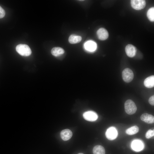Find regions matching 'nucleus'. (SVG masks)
I'll return each instance as SVG.
<instances>
[{"label":"nucleus","mask_w":154,"mask_h":154,"mask_svg":"<svg viewBox=\"0 0 154 154\" xmlns=\"http://www.w3.org/2000/svg\"><path fill=\"white\" fill-rule=\"evenodd\" d=\"M17 52L23 56H29L31 54V50L29 47L26 44H20L16 47Z\"/></svg>","instance_id":"1"},{"label":"nucleus","mask_w":154,"mask_h":154,"mask_svg":"<svg viewBox=\"0 0 154 154\" xmlns=\"http://www.w3.org/2000/svg\"><path fill=\"white\" fill-rule=\"evenodd\" d=\"M124 107L125 112L129 115L133 114L137 110L135 103L131 100H128L125 101Z\"/></svg>","instance_id":"2"},{"label":"nucleus","mask_w":154,"mask_h":154,"mask_svg":"<svg viewBox=\"0 0 154 154\" xmlns=\"http://www.w3.org/2000/svg\"><path fill=\"white\" fill-rule=\"evenodd\" d=\"M122 77L125 82L127 83L131 82L134 77L133 72L129 68H125L122 72Z\"/></svg>","instance_id":"3"},{"label":"nucleus","mask_w":154,"mask_h":154,"mask_svg":"<svg viewBox=\"0 0 154 154\" xmlns=\"http://www.w3.org/2000/svg\"><path fill=\"white\" fill-rule=\"evenodd\" d=\"M105 135L108 139L112 140L116 138L117 135V132L115 127H111L107 129L105 133Z\"/></svg>","instance_id":"4"},{"label":"nucleus","mask_w":154,"mask_h":154,"mask_svg":"<svg viewBox=\"0 0 154 154\" xmlns=\"http://www.w3.org/2000/svg\"><path fill=\"white\" fill-rule=\"evenodd\" d=\"M146 2L143 0H132L131 1V7L136 10H140L143 9L146 5Z\"/></svg>","instance_id":"5"},{"label":"nucleus","mask_w":154,"mask_h":154,"mask_svg":"<svg viewBox=\"0 0 154 154\" xmlns=\"http://www.w3.org/2000/svg\"><path fill=\"white\" fill-rule=\"evenodd\" d=\"M83 116L85 120L90 121H95L98 117V115L95 112L91 111H88L84 113Z\"/></svg>","instance_id":"6"},{"label":"nucleus","mask_w":154,"mask_h":154,"mask_svg":"<svg viewBox=\"0 0 154 154\" xmlns=\"http://www.w3.org/2000/svg\"><path fill=\"white\" fill-rule=\"evenodd\" d=\"M125 50L127 55L129 57H133L136 54V48L131 44L127 45L125 47Z\"/></svg>","instance_id":"7"},{"label":"nucleus","mask_w":154,"mask_h":154,"mask_svg":"<svg viewBox=\"0 0 154 154\" xmlns=\"http://www.w3.org/2000/svg\"><path fill=\"white\" fill-rule=\"evenodd\" d=\"M97 34L98 38L101 40H105L108 38L109 36L108 33L105 29L101 28L97 31Z\"/></svg>","instance_id":"8"},{"label":"nucleus","mask_w":154,"mask_h":154,"mask_svg":"<svg viewBox=\"0 0 154 154\" xmlns=\"http://www.w3.org/2000/svg\"><path fill=\"white\" fill-rule=\"evenodd\" d=\"M131 147L132 149L136 151H139L143 149V144L142 142L138 140H135L132 142Z\"/></svg>","instance_id":"9"},{"label":"nucleus","mask_w":154,"mask_h":154,"mask_svg":"<svg viewBox=\"0 0 154 154\" xmlns=\"http://www.w3.org/2000/svg\"><path fill=\"white\" fill-rule=\"evenodd\" d=\"M72 133L70 129H66L62 130L60 133V135L62 139L64 141L69 140L72 137Z\"/></svg>","instance_id":"10"},{"label":"nucleus","mask_w":154,"mask_h":154,"mask_svg":"<svg viewBox=\"0 0 154 154\" xmlns=\"http://www.w3.org/2000/svg\"><path fill=\"white\" fill-rule=\"evenodd\" d=\"M140 119L142 121L148 123L152 124L154 122V116L147 113L142 114L140 117Z\"/></svg>","instance_id":"11"},{"label":"nucleus","mask_w":154,"mask_h":154,"mask_svg":"<svg viewBox=\"0 0 154 154\" xmlns=\"http://www.w3.org/2000/svg\"><path fill=\"white\" fill-rule=\"evenodd\" d=\"M96 43L92 40H89L86 42L84 44L85 49L90 52L95 51L96 48Z\"/></svg>","instance_id":"12"},{"label":"nucleus","mask_w":154,"mask_h":154,"mask_svg":"<svg viewBox=\"0 0 154 154\" xmlns=\"http://www.w3.org/2000/svg\"><path fill=\"white\" fill-rule=\"evenodd\" d=\"M145 86L148 88H151L154 86V76L152 75L145 79L144 81Z\"/></svg>","instance_id":"13"},{"label":"nucleus","mask_w":154,"mask_h":154,"mask_svg":"<svg viewBox=\"0 0 154 154\" xmlns=\"http://www.w3.org/2000/svg\"><path fill=\"white\" fill-rule=\"evenodd\" d=\"M64 52V50L60 47H55L53 48L51 50L52 54L56 56H58L63 54Z\"/></svg>","instance_id":"14"},{"label":"nucleus","mask_w":154,"mask_h":154,"mask_svg":"<svg viewBox=\"0 0 154 154\" xmlns=\"http://www.w3.org/2000/svg\"><path fill=\"white\" fill-rule=\"evenodd\" d=\"M82 39V37L80 36L72 35L69 38L68 41L71 44H75L80 42Z\"/></svg>","instance_id":"15"},{"label":"nucleus","mask_w":154,"mask_h":154,"mask_svg":"<svg viewBox=\"0 0 154 154\" xmlns=\"http://www.w3.org/2000/svg\"><path fill=\"white\" fill-rule=\"evenodd\" d=\"M94 154H105L104 148L102 146L98 145L95 146L93 149Z\"/></svg>","instance_id":"16"},{"label":"nucleus","mask_w":154,"mask_h":154,"mask_svg":"<svg viewBox=\"0 0 154 154\" xmlns=\"http://www.w3.org/2000/svg\"><path fill=\"white\" fill-rule=\"evenodd\" d=\"M139 131V128L137 126H133L127 129L125 133L128 135H132L137 133Z\"/></svg>","instance_id":"17"},{"label":"nucleus","mask_w":154,"mask_h":154,"mask_svg":"<svg viewBox=\"0 0 154 154\" xmlns=\"http://www.w3.org/2000/svg\"><path fill=\"white\" fill-rule=\"evenodd\" d=\"M147 17L151 21H154V7L150 8L148 10L147 13Z\"/></svg>","instance_id":"18"},{"label":"nucleus","mask_w":154,"mask_h":154,"mask_svg":"<svg viewBox=\"0 0 154 154\" xmlns=\"http://www.w3.org/2000/svg\"><path fill=\"white\" fill-rule=\"evenodd\" d=\"M154 130L149 129L146 132L145 137L147 139H149L154 136Z\"/></svg>","instance_id":"19"},{"label":"nucleus","mask_w":154,"mask_h":154,"mask_svg":"<svg viewBox=\"0 0 154 154\" xmlns=\"http://www.w3.org/2000/svg\"><path fill=\"white\" fill-rule=\"evenodd\" d=\"M5 14L4 10L0 6V19L3 18Z\"/></svg>","instance_id":"20"},{"label":"nucleus","mask_w":154,"mask_h":154,"mask_svg":"<svg viewBox=\"0 0 154 154\" xmlns=\"http://www.w3.org/2000/svg\"><path fill=\"white\" fill-rule=\"evenodd\" d=\"M149 103L152 106L154 105V96L153 95L151 96L149 100Z\"/></svg>","instance_id":"21"},{"label":"nucleus","mask_w":154,"mask_h":154,"mask_svg":"<svg viewBox=\"0 0 154 154\" xmlns=\"http://www.w3.org/2000/svg\"><path fill=\"white\" fill-rule=\"evenodd\" d=\"M78 154H84L83 153H78Z\"/></svg>","instance_id":"22"}]
</instances>
